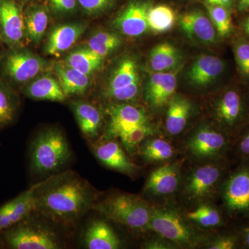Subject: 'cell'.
I'll return each mask as SVG.
<instances>
[{
	"instance_id": "obj_1",
	"label": "cell",
	"mask_w": 249,
	"mask_h": 249,
	"mask_svg": "<svg viewBox=\"0 0 249 249\" xmlns=\"http://www.w3.org/2000/svg\"><path fill=\"white\" fill-rule=\"evenodd\" d=\"M97 198V193L88 181L69 170L37 183L35 211L52 222L71 225L92 209Z\"/></svg>"
},
{
	"instance_id": "obj_2",
	"label": "cell",
	"mask_w": 249,
	"mask_h": 249,
	"mask_svg": "<svg viewBox=\"0 0 249 249\" xmlns=\"http://www.w3.org/2000/svg\"><path fill=\"white\" fill-rule=\"evenodd\" d=\"M71 149L65 134L57 127L41 131L31 142L29 168L33 175L52 176L60 171L71 157Z\"/></svg>"
},
{
	"instance_id": "obj_3",
	"label": "cell",
	"mask_w": 249,
	"mask_h": 249,
	"mask_svg": "<svg viewBox=\"0 0 249 249\" xmlns=\"http://www.w3.org/2000/svg\"><path fill=\"white\" fill-rule=\"evenodd\" d=\"M53 65L33 52L27 46L7 48L0 61V76L10 86L20 92L27 83L49 71Z\"/></svg>"
},
{
	"instance_id": "obj_4",
	"label": "cell",
	"mask_w": 249,
	"mask_h": 249,
	"mask_svg": "<svg viewBox=\"0 0 249 249\" xmlns=\"http://www.w3.org/2000/svg\"><path fill=\"white\" fill-rule=\"evenodd\" d=\"M105 217L131 229H147L152 208L142 198L119 193L95 203L92 209Z\"/></svg>"
},
{
	"instance_id": "obj_5",
	"label": "cell",
	"mask_w": 249,
	"mask_h": 249,
	"mask_svg": "<svg viewBox=\"0 0 249 249\" xmlns=\"http://www.w3.org/2000/svg\"><path fill=\"white\" fill-rule=\"evenodd\" d=\"M226 173L224 161L204 163L193 168L183 181V199L188 204H204L219 192Z\"/></svg>"
},
{
	"instance_id": "obj_6",
	"label": "cell",
	"mask_w": 249,
	"mask_h": 249,
	"mask_svg": "<svg viewBox=\"0 0 249 249\" xmlns=\"http://www.w3.org/2000/svg\"><path fill=\"white\" fill-rule=\"evenodd\" d=\"M31 215L1 231L5 247L11 249H62L61 242L55 232L47 226L33 220Z\"/></svg>"
},
{
	"instance_id": "obj_7",
	"label": "cell",
	"mask_w": 249,
	"mask_h": 249,
	"mask_svg": "<svg viewBox=\"0 0 249 249\" xmlns=\"http://www.w3.org/2000/svg\"><path fill=\"white\" fill-rule=\"evenodd\" d=\"M213 116L219 126L217 128L234 142L249 124V104L245 95L236 88L226 90L214 103Z\"/></svg>"
},
{
	"instance_id": "obj_8",
	"label": "cell",
	"mask_w": 249,
	"mask_h": 249,
	"mask_svg": "<svg viewBox=\"0 0 249 249\" xmlns=\"http://www.w3.org/2000/svg\"><path fill=\"white\" fill-rule=\"evenodd\" d=\"M232 142L221 129L203 124L188 137L185 148L188 155L201 161H224Z\"/></svg>"
},
{
	"instance_id": "obj_9",
	"label": "cell",
	"mask_w": 249,
	"mask_h": 249,
	"mask_svg": "<svg viewBox=\"0 0 249 249\" xmlns=\"http://www.w3.org/2000/svg\"><path fill=\"white\" fill-rule=\"evenodd\" d=\"M147 229L178 245L193 247L198 241L196 232L186 219L170 208H152Z\"/></svg>"
},
{
	"instance_id": "obj_10",
	"label": "cell",
	"mask_w": 249,
	"mask_h": 249,
	"mask_svg": "<svg viewBox=\"0 0 249 249\" xmlns=\"http://www.w3.org/2000/svg\"><path fill=\"white\" fill-rule=\"evenodd\" d=\"M226 211L231 217H249V160L224 178L220 190Z\"/></svg>"
},
{
	"instance_id": "obj_11",
	"label": "cell",
	"mask_w": 249,
	"mask_h": 249,
	"mask_svg": "<svg viewBox=\"0 0 249 249\" xmlns=\"http://www.w3.org/2000/svg\"><path fill=\"white\" fill-rule=\"evenodd\" d=\"M0 41L7 48L26 45L24 9L16 0H0Z\"/></svg>"
},
{
	"instance_id": "obj_12",
	"label": "cell",
	"mask_w": 249,
	"mask_h": 249,
	"mask_svg": "<svg viewBox=\"0 0 249 249\" xmlns=\"http://www.w3.org/2000/svg\"><path fill=\"white\" fill-rule=\"evenodd\" d=\"M109 123L101 140L115 139L120 134L141 124H149L142 107L129 103H110L106 107Z\"/></svg>"
},
{
	"instance_id": "obj_13",
	"label": "cell",
	"mask_w": 249,
	"mask_h": 249,
	"mask_svg": "<svg viewBox=\"0 0 249 249\" xmlns=\"http://www.w3.org/2000/svg\"><path fill=\"white\" fill-rule=\"evenodd\" d=\"M151 6L150 0H129L114 18L111 25L123 35L140 37L149 29L147 12Z\"/></svg>"
},
{
	"instance_id": "obj_14",
	"label": "cell",
	"mask_w": 249,
	"mask_h": 249,
	"mask_svg": "<svg viewBox=\"0 0 249 249\" xmlns=\"http://www.w3.org/2000/svg\"><path fill=\"white\" fill-rule=\"evenodd\" d=\"M179 69L173 71L154 72L147 80L145 98L147 104L154 109H160L168 106L175 95L178 86Z\"/></svg>"
},
{
	"instance_id": "obj_15",
	"label": "cell",
	"mask_w": 249,
	"mask_h": 249,
	"mask_svg": "<svg viewBox=\"0 0 249 249\" xmlns=\"http://www.w3.org/2000/svg\"><path fill=\"white\" fill-rule=\"evenodd\" d=\"M88 27L87 22H73L58 24L52 28L46 41L45 53L60 56L76 45Z\"/></svg>"
},
{
	"instance_id": "obj_16",
	"label": "cell",
	"mask_w": 249,
	"mask_h": 249,
	"mask_svg": "<svg viewBox=\"0 0 249 249\" xmlns=\"http://www.w3.org/2000/svg\"><path fill=\"white\" fill-rule=\"evenodd\" d=\"M99 142L93 144V152L103 165L126 175H133L138 171L139 167L129 160L115 139Z\"/></svg>"
},
{
	"instance_id": "obj_17",
	"label": "cell",
	"mask_w": 249,
	"mask_h": 249,
	"mask_svg": "<svg viewBox=\"0 0 249 249\" xmlns=\"http://www.w3.org/2000/svg\"><path fill=\"white\" fill-rule=\"evenodd\" d=\"M34 185L19 196L0 206V228L8 229L30 216L35 211V190Z\"/></svg>"
},
{
	"instance_id": "obj_18",
	"label": "cell",
	"mask_w": 249,
	"mask_h": 249,
	"mask_svg": "<svg viewBox=\"0 0 249 249\" xmlns=\"http://www.w3.org/2000/svg\"><path fill=\"white\" fill-rule=\"evenodd\" d=\"M181 183V173L178 163L163 165L153 170L145 185V193L150 196L163 197L172 196Z\"/></svg>"
},
{
	"instance_id": "obj_19",
	"label": "cell",
	"mask_w": 249,
	"mask_h": 249,
	"mask_svg": "<svg viewBox=\"0 0 249 249\" xmlns=\"http://www.w3.org/2000/svg\"><path fill=\"white\" fill-rule=\"evenodd\" d=\"M179 24L191 40L204 44L217 42L218 34L213 24L200 10H193L183 14L180 17Z\"/></svg>"
},
{
	"instance_id": "obj_20",
	"label": "cell",
	"mask_w": 249,
	"mask_h": 249,
	"mask_svg": "<svg viewBox=\"0 0 249 249\" xmlns=\"http://www.w3.org/2000/svg\"><path fill=\"white\" fill-rule=\"evenodd\" d=\"M26 97L36 101L64 102L67 98L64 93L58 78L49 71L42 73L27 83L21 89Z\"/></svg>"
},
{
	"instance_id": "obj_21",
	"label": "cell",
	"mask_w": 249,
	"mask_h": 249,
	"mask_svg": "<svg viewBox=\"0 0 249 249\" xmlns=\"http://www.w3.org/2000/svg\"><path fill=\"white\" fill-rule=\"evenodd\" d=\"M226 64L214 55L198 57L187 73L188 81L197 88H205L213 83L225 71Z\"/></svg>"
},
{
	"instance_id": "obj_22",
	"label": "cell",
	"mask_w": 249,
	"mask_h": 249,
	"mask_svg": "<svg viewBox=\"0 0 249 249\" xmlns=\"http://www.w3.org/2000/svg\"><path fill=\"white\" fill-rule=\"evenodd\" d=\"M71 108L85 138L90 142L97 139L103 127V116L101 109L83 100L72 101Z\"/></svg>"
},
{
	"instance_id": "obj_23",
	"label": "cell",
	"mask_w": 249,
	"mask_h": 249,
	"mask_svg": "<svg viewBox=\"0 0 249 249\" xmlns=\"http://www.w3.org/2000/svg\"><path fill=\"white\" fill-rule=\"evenodd\" d=\"M51 12L47 5L32 4L24 9L26 45L40 43L48 29Z\"/></svg>"
},
{
	"instance_id": "obj_24",
	"label": "cell",
	"mask_w": 249,
	"mask_h": 249,
	"mask_svg": "<svg viewBox=\"0 0 249 249\" xmlns=\"http://www.w3.org/2000/svg\"><path fill=\"white\" fill-rule=\"evenodd\" d=\"M52 70L67 97L83 96L91 86L90 76L69 66L64 61L55 62Z\"/></svg>"
},
{
	"instance_id": "obj_25",
	"label": "cell",
	"mask_w": 249,
	"mask_h": 249,
	"mask_svg": "<svg viewBox=\"0 0 249 249\" xmlns=\"http://www.w3.org/2000/svg\"><path fill=\"white\" fill-rule=\"evenodd\" d=\"M139 80L141 79L137 61L132 57H124L111 71L103 88V97H106L114 91L124 89Z\"/></svg>"
},
{
	"instance_id": "obj_26",
	"label": "cell",
	"mask_w": 249,
	"mask_h": 249,
	"mask_svg": "<svg viewBox=\"0 0 249 249\" xmlns=\"http://www.w3.org/2000/svg\"><path fill=\"white\" fill-rule=\"evenodd\" d=\"M85 247L89 249H117L121 241L106 221L93 220L88 225L84 235Z\"/></svg>"
},
{
	"instance_id": "obj_27",
	"label": "cell",
	"mask_w": 249,
	"mask_h": 249,
	"mask_svg": "<svg viewBox=\"0 0 249 249\" xmlns=\"http://www.w3.org/2000/svg\"><path fill=\"white\" fill-rule=\"evenodd\" d=\"M183 55L181 52L169 42L156 45L150 52L148 64L153 72L173 71L179 68Z\"/></svg>"
},
{
	"instance_id": "obj_28",
	"label": "cell",
	"mask_w": 249,
	"mask_h": 249,
	"mask_svg": "<svg viewBox=\"0 0 249 249\" xmlns=\"http://www.w3.org/2000/svg\"><path fill=\"white\" fill-rule=\"evenodd\" d=\"M191 103L186 98L174 95L169 101L165 119V129L172 136L184 130L191 114Z\"/></svg>"
},
{
	"instance_id": "obj_29",
	"label": "cell",
	"mask_w": 249,
	"mask_h": 249,
	"mask_svg": "<svg viewBox=\"0 0 249 249\" xmlns=\"http://www.w3.org/2000/svg\"><path fill=\"white\" fill-rule=\"evenodd\" d=\"M18 93L4 80H0V131L14 124L17 119L20 108Z\"/></svg>"
},
{
	"instance_id": "obj_30",
	"label": "cell",
	"mask_w": 249,
	"mask_h": 249,
	"mask_svg": "<svg viewBox=\"0 0 249 249\" xmlns=\"http://www.w3.org/2000/svg\"><path fill=\"white\" fill-rule=\"evenodd\" d=\"M64 62L78 71L91 76L102 69L105 59L85 46L70 52Z\"/></svg>"
},
{
	"instance_id": "obj_31",
	"label": "cell",
	"mask_w": 249,
	"mask_h": 249,
	"mask_svg": "<svg viewBox=\"0 0 249 249\" xmlns=\"http://www.w3.org/2000/svg\"><path fill=\"white\" fill-rule=\"evenodd\" d=\"M121 45L122 39L118 33L98 29L90 34L85 46L106 60Z\"/></svg>"
},
{
	"instance_id": "obj_32",
	"label": "cell",
	"mask_w": 249,
	"mask_h": 249,
	"mask_svg": "<svg viewBox=\"0 0 249 249\" xmlns=\"http://www.w3.org/2000/svg\"><path fill=\"white\" fill-rule=\"evenodd\" d=\"M139 155L150 163L168 161L175 155V149L167 141L160 138H147L139 146Z\"/></svg>"
},
{
	"instance_id": "obj_33",
	"label": "cell",
	"mask_w": 249,
	"mask_h": 249,
	"mask_svg": "<svg viewBox=\"0 0 249 249\" xmlns=\"http://www.w3.org/2000/svg\"><path fill=\"white\" fill-rule=\"evenodd\" d=\"M176 19L175 11L168 5H152L147 12L149 29L156 33H165L171 30Z\"/></svg>"
},
{
	"instance_id": "obj_34",
	"label": "cell",
	"mask_w": 249,
	"mask_h": 249,
	"mask_svg": "<svg viewBox=\"0 0 249 249\" xmlns=\"http://www.w3.org/2000/svg\"><path fill=\"white\" fill-rule=\"evenodd\" d=\"M186 218L190 222L203 228L219 227L224 224L222 213L214 206L205 203L187 213Z\"/></svg>"
},
{
	"instance_id": "obj_35",
	"label": "cell",
	"mask_w": 249,
	"mask_h": 249,
	"mask_svg": "<svg viewBox=\"0 0 249 249\" xmlns=\"http://www.w3.org/2000/svg\"><path fill=\"white\" fill-rule=\"evenodd\" d=\"M154 134L155 130L149 123L129 129L120 134L118 138L120 139L121 143L126 151L132 155L145 139Z\"/></svg>"
},
{
	"instance_id": "obj_36",
	"label": "cell",
	"mask_w": 249,
	"mask_h": 249,
	"mask_svg": "<svg viewBox=\"0 0 249 249\" xmlns=\"http://www.w3.org/2000/svg\"><path fill=\"white\" fill-rule=\"evenodd\" d=\"M209 18L213 24L218 36L226 37L232 31V23L230 10L221 6L206 4Z\"/></svg>"
},
{
	"instance_id": "obj_37",
	"label": "cell",
	"mask_w": 249,
	"mask_h": 249,
	"mask_svg": "<svg viewBox=\"0 0 249 249\" xmlns=\"http://www.w3.org/2000/svg\"><path fill=\"white\" fill-rule=\"evenodd\" d=\"M237 71L245 80H249V41L240 39L234 46Z\"/></svg>"
},
{
	"instance_id": "obj_38",
	"label": "cell",
	"mask_w": 249,
	"mask_h": 249,
	"mask_svg": "<svg viewBox=\"0 0 249 249\" xmlns=\"http://www.w3.org/2000/svg\"><path fill=\"white\" fill-rule=\"evenodd\" d=\"M85 15L91 17L101 16L114 7L116 0H77Z\"/></svg>"
},
{
	"instance_id": "obj_39",
	"label": "cell",
	"mask_w": 249,
	"mask_h": 249,
	"mask_svg": "<svg viewBox=\"0 0 249 249\" xmlns=\"http://www.w3.org/2000/svg\"><path fill=\"white\" fill-rule=\"evenodd\" d=\"M46 5L51 14L59 18L71 16L79 8L77 0H47Z\"/></svg>"
},
{
	"instance_id": "obj_40",
	"label": "cell",
	"mask_w": 249,
	"mask_h": 249,
	"mask_svg": "<svg viewBox=\"0 0 249 249\" xmlns=\"http://www.w3.org/2000/svg\"><path fill=\"white\" fill-rule=\"evenodd\" d=\"M242 247L239 233H227L218 236L206 246L209 249H235Z\"/></svg>"
},
{
	"instance_id": "obj_41",
	"label": "cell",
	"mask_w": 249,
	"mask_h": 249,
	"mask_svg": "<svg viewBox=\"0 0 249 249\" xmlns=\"http://www.w3.org/2000/svg\"><path fill=\"white\" fill-rule=\"evenodd\" d=\"M234 142L236 153L242 161L249 160V124L241 131Z\"/></svg>"
},
{
	"instance_id": "obj_42",
	"label": "cell",
	"mask_w": 249,
	"mask_h": 249,
	"mask_svg": "<svg viewBox=\"0 0 249 249\" xmlns=\"http://www.w3.org/2000/svg\"><path fill=\"white\" fill-rule=\"evenodd\" d=\"M144 248L149 249H171V245H169L168 242H164L163 241L152 240L147 242L144 245Z\"/></svg>"
},
{
	"instance_id": "obj_43",
	"label": "cell",
	"mask_w": 249,
	"mask_h": 249,
	"mask_svg": "<svg viewBox=\"0 0 249 249\" xmlns=\"http://www.w3.org/2000/svg\"><path fill=\"white\" fill-rule=\"evenodd\" d=\"M205 4L212 6H221L231 11L234 5V0H204Z\"/></svg>"
},
{
	"instance_id": "obj_44",
	"label": "cell",
	"mask_w": 249,
	"mask_h": 249,
	"mask_svg": "<svg viewBox=\"0 0 249 249\" xmlns=\"http://www.w3.org/2000/svg\"><path fill=\"white\" fill-rule=\"evenodd\" d=\"M242 247L249 249V226L242 228V230L239 232Z\"/></svg>"
},
{
	"instance_id": "obj_45",
	"label": "cell",
	"mask_w": 249,
	"mask_h": 249,
	"mask_svg": "<svg viewBox=\"0 0 249 249\" xmlns=\"http://www.w3.org/2000/svg\"><path fill=\"white\" fill-rule=\"evenodd\" d=\"M237 9L239 11H246L249 10V0H238Z\"/></svg>"
},
{
	"instance_id": "obj_46",
	"label": "cell",
	"mask_w": 249,
	"mask_h": 249,
	"mask_svg": "<svg viewBox=\"0 0 249 249\" xmlns=\"http://www.w3.org/2000/svg\"><path fill=\"white\" fill-rule=\"evenodd\" d=\"M241 28L244 33L249 37V16L242 20L241 22Z\"/></svg>"
},
{
	"instance_id": "obj_47",
	"label": "cell",
	"mask_w": 249,
	"mask_h": 249,
	"mask_svg": "<svg viewBox=\"0 0 249 249\" xmlns=\"http://www.w3.org/2000/svg\"><path fill=\"white\" fill-rule=\"evenodd\" d=\"M3 248H5L4 242L1 236V232H0V249Z\"/></svg>"
},
{
	"instance_id": "obj_48",
	"label": "cell",
	"mask_w": 249,
	"mask_h": 249,
	"mask_svg": "<svg viewBox=\"0 0 249 249\" xmlns=\"http://www.w3.org/2000/svg\"><path fill=\"white\" fill-rule=\"evenodd\" d=\"M16 1H17L19 4H24V3L29 2V1H31V0H16Z\"/></svg>"
},
{
	"instance_id": "obj_49",
	"label": "cell",
	"mask_w": 249,
	"mask_h": 249,
	"mask_svg": "<svg viewBox=\"0 0 249 249\" xmlns=\"http://www.w3.org/2000/svg\"><path fill=\"white\" fill-rule=\"evenodd\" d=\"M1 45V44H0ZM4 53V51H1V49H0V61H1V56H2V54ZM0 80H1V76H0Z\"/></svg>"
},
{
	"instance_id": "obj_50",
	"label": "cell",
	"mask_w": 249,
	"mask_h": 249,
	"mask_svg": "<svg viewBox=\"0 0 249 249\" xmlns=\"http://www.w3.org/2000/svg\"><path fill=\"white\" fill-rule=\"evenodd\" d=\"M0 44H1V41H0Z\"/></svg>"
}]
</instances>
